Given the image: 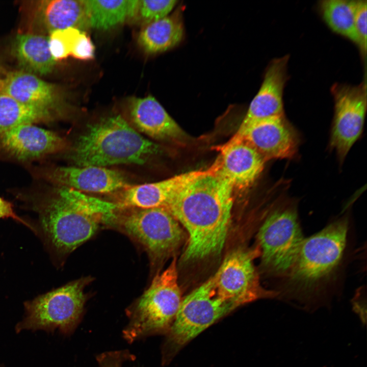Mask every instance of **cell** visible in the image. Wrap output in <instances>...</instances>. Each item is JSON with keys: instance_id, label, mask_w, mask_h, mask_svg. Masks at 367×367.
<instances>
[{"instance_id": "8992f818", "label": "cell", "mask_w": 367, "mask_h": 367, "mask_svg": "<svg viewBox=\"0 0 367 367\" xmlns=\"http://www.w3.org/2000/svg\"><path fill=\"white\" fill-rule=\"evenodd\" d=\"M114 223L143 247L151 260H163L174 253L185 239L178 220L164 207L119 209Z\"/></svg>"}, {"instance_id": "6da1fadb", "label": "cell", "mask_w": 367, "mask_h": 367, "mask_svg": "<svg viewBox=\"0 0 367 367\" xmlns=\"http://www.w3.org/2000/svg\"><path fill=\"white\" fill-rule=\"evenodd\" d=\"M206 174L187 185L166 208L188 233L185 262L198 261L221 253L231 219V187L215 174Z\"/></svg>"}, {"instance_id": "ac0fdd59", "label": "cell", "mask_w": 367, "mask_h": 367, "mask_svg": "<svg viewBox=\"0 0 367 367\" xmlns=\"http://www.w3.org/2000/svg\"><path fill=\"white\" fill-rule=\"evenodd\" d=\"M46 176L53 182L80 192L115 193L130 185L121 173L103 167H59L50 169Z\"/></svg>"}, {"instance_id": "83f0119b", "label": "cell", "mask_w": 367, "mask_h": 367, "mask_svg": "<svg viewBox=\"0 0 367 367\" xmlns=\"http://www.w3.org/2000/svg\"><path fill=\"white\" fill-rule=\"evenodd\" d=\"M366 1H356L355 27L359 40V49L363 58L366 54Z\"/></svg>"}, {"instance_id": "484cf974", "label": "cell", "mask_w": 367, "mask_h": 367, "mask_svg": "<svg viewBox=\"0 0 367 367\" xmlns=\"http://www.w3.org/2000/svg\"><path fill=\"white\" fill-rule=\"evenodd\" d=\"M83 31L74 28L58 30L48 36L49 48L55 61L71 56Z\"/></svg>"}, {"instance_id": "7a4b0ae2", "label": "cell", "mask_w": 367, "mask_h": 367, "mask_svg": "<svg viewBox=\"0 0 367 367\" xmlns=\"http://www.w3.org/2000/svg\"><path fill=\"white\" fill-rule=\"evenodd\" d=\"M158 151L157 145L117 115L89 125L78 138L70 158L78 167L142 165Z\"/></svg>"}, {"instance_id": "5b68a950", "label": "cell", "mask_w": 367, "mask_h": 367, "mask_svg": "<svg viewBox=\"0 0 367 367\" xmlns=\"http://www.w3.org/2000/svg\"><path fill=\"white\" fill-rule=\"evenodd\" d=\"M90 278H82L24 303L25 317L16 326V331L42 330L72 333L80 322Z\"/></svg>"}, {"instance_id": "ffe728a7", "label": "cell", "mask_w": 367, "mask_h": 367, "mask_svg": "<svg viewBox=\"0 0 367 367\" xmlns=\"http://www.w3.org/2000/svg\"><path fill=\"white\" fill-rule=\"evenodd\" d=\"M129 111L137 129L151 138L180 140L185 136L183 130L151 95L130 99Z\"/></svg>"}, {"instance_id": "277c9868", "label": "cell", "mask_w": 367, "mask_h": 367, "mask_svg": "<svg viewBox=\"0 0 367 367\" xmlns=\"http://www.w3.org/2000/svg\"><path fill=\"white\" fill-rule=\"evenodd\" d=\"M237 307L219 296L212 277L182 299L162 348V362Z\"/></svg>"}, {"instance_id": "7c38bea8", "label": "cell", "mask_w": 367, "mask_h": 367, "mask_svg": "<svg viewBox=\"0 0 367 367\" xmlns=\"http://www.w3.org/2000/svg\"><path fill=\"white\" fill-rule=\"evenodd\" d=\"M242 143L257 152L266 161L290 159L296 155L299 145L297 133L285 115L265 119L237 133L227 142Z\"/></svg>"}, {"instance_id": "f1b7e54d", "label": "cell", "mask_w": 367, "mask_h": 367, "mask_svg": "<svg viewBox=\"0 0 367 367\" xmlns=\"http://www.w3.org/2000/svg\"><path fill=\"white\" fill-rule=\"evenodd\" d=\"M95 47L88 35L83 31L71 57L80 60L88 61L94 59Z\"/></svg>"}, {"instance_id": "4316f807", "label": "cell", "mask_w": 367, "mask_h": 367, "mask_svg": "<svg viewBox=\"0 0 367 367\" xmlns=\"http://www.w3.org/2000/svg\"><path fill=\"white\" fill-rule=\"evenodd\" d=\"M175 0L139 1L137 15L145 24L167 16L176 6Z\"/></svg>"}, {"instance_id": "30bf717a", "label": "cell", "mask_w": 367, "mask_h": 367, "mask_svg": "<svg viewBox=\"0 0 367 367\" xmlns=\"http://www.w3.org/2000/svg\"><path fill=\"white\" fill-rule=\"evenodd\" d=\"M259 251L238 248L225 257L212 276L219 297L237 307L261 298H274V291L264 289L259 282L253 260Z\"/></svg>"}, {"instance_id": "ba28073f", "label": "cell", "mask_w": 367, "mask_h": 367, "mask_svg": "<svg viewBox=\"0 0 367 367\" xmlns=\"http://www.w3.org/2000/svg\"><path fill=\"white\" fill-rule=\"evenodd\" d=\"M348 220L341 218L304 239L288 276L302 287H310L327 277L342 258L347 242Z\"/></svg>"}, {"instance_id": "f546056e", "label": "cell", "mask_w": 367, "mask_h": 367, "mask_svg": "<svg viewBox=\"0 0 367 367\" xmlns=\"http://www.w3.org/2000/svg\"><path fill=\"white\" fill-rule=\"evenodd\" d=\"M131 355L125 351H113L101 353L96 359L99 367H122L123 362L131 359Z\"/></svg>"}, {"instance_id": "4fadbf2b", "label": "cell", "mask_w": 367, "mask_h": 367, "mask_svg": "<svg viewBox=\"0 0 367 367\" xmlns=\"http://www.w3.org/2000/svg\"><path fill=\"white\" fill-rule=\"evenodd\" d=\"M208 171H192L158 182L129 185L117 192L114 203L119 209L167 208L187 185Z\"/></svg>"}, {"instance_id": "4dcf8cb0", "label": "cell", "mask_w": 367, "mask_h": 367, "mask_svg": "<svg viewBox=\"0 0 367 367\" xmlns=\"http://www.w3.org/2000/svg\"><path fill=\"white\" fill-rule=\"evenodd\" d=\"M12 218L27 224L15 214L12 204L0 197V218Z\"/></svg>"}, {"instance_id": "d6986e66", "label": "cell", "mask_w": 367, "mask_h": 367, "mask_svg": "<svg viewBox=\"0 0 367 367\" xmlns=\"http://www.w3.org/2000/svg\"><path fill=\"white\" fill-rule=\"evenodd\" d=\"M0 93L18 101L55 112L60 103L55 87L37 75L24 70L8 73L0 78Z\"/></svg>"}, {"instance_id": "9c48e42d", "label": "cell", "mask_w": 367, "mask_h": 367, "mask_svg": "<svg viewBox=\"0 0 367 367\" xmlns=\"http://www.w3.org/2000/svg\"><path fill=\"white\" fill-rule=\"evenodd\" d=\"M41 229L57 253L66 255L93 237L105 220L59 195L38 208Z\"/></svg>"}, {"instance_id": "2e32d148", "label": "cell", "mask_w": 367, "mask_h": 367, "mask_svg": "<svg viewBox=\"0 0 367 367\" xmlns=\"http://www.w3.org/2000/svg\"><path fill=\"white\" fill-rule=\"evenodd\" d=\"M289 56L275 58L266 69L263 82L237 133L260 120L284 115L283 95L289 79Z\"/></svg>"}, {"instance_id": "cb8c5ba5", "label": "cell", "mask_w": 367, "mask_h": 367, "mask_svg": "<svg viewBox=\"0 0 367 367\" xmlns=\"http://www.w3.org/2000/svg\"><path fill=\"white\" fill-rule=\"evenodd\" d=\"M54 114L50 110L28 106L0 93V135L20 125L49 121Z\"/></svg>"}, {"instance_id": "7402d4cb", "label": "cell", "mask_w": 367, "mask_h": 367, "mask_svg": "<svg viewBox=\"0 0 367 367\" xmlns=\"http://www.w3.org/2000/svg\"><path fill=\"white\" fill-rule=\"evenodd\" d=\"M184 30L181 12L177 10L171 15L145 24L139 33L138 41L146 53H160L180 43Z\"/></svg>"}, {"instance_id": "5bb4252c", "label": "cell", "mask_w": 367, "mask_h": 367, "mask_svg": "<svg viewBox=\"0 0 367 367\" xmlns=\"http://www.w3.org/2000/svg\"><path fill=\"white\" fill-rule=\"evenodd\" d=\"M220 154L210 167L233 190L250 188L261 174L266 161L253 149L242 143H226L217 147Z\"/></svg>"}, {"instance_id": "52a82bcc", "label": "cell", "mask_w": 367, "mask_h": 367, "mask_svg": "<svg viewBox=\"0 0 367 367\" xmlns=\"http://www.w3.org/2000/svg\"><path fill=\"white\" fill-rule=\"evenodd\" d=\"M262 264L270 273L287 276L304 239L296 207L274 205L257 234Z\"/></svg>"}, {"instance_id": "8fae6325", "label": "cell", "mask_w": 367, "mask_h": 367, "mask_svg": "<svg viewBox=\"0 0 367 367\" xmlns=\"http://www.w3.org/2000/svg\"><path fill=\"white\" fill-rule=\"evenodd\" d=\"M331 93L334 117L329 146L342 163L363 130L367 103L366 80L355 86L335 83Z\"/></svg>"}, {"instance_id": "d4e9b609", "label": "cell", "mask_w": 367, "mask_h": 367, "mask_svg": "<svg viewBox=\"0 0 367 367\" xmlns=\"http://www.w3.org/2000/svg\"><path fill=\"white\" fill-rule=\"evenodd\" d=\"M356 1L323 0L319 9L326 24L334 33L348 39L359 46L355 27Z\"/></svg>"}, {"instance_id": "44dd1931", "label": "cell", "mask_w": 367, "mask_h": 367, "mask_svg": "<svg viewBox=\"0 0 367 367\" xmlns=\"http://www.w3.org/2000/svg\"><path fill=\"white\" fill-rule=\"evenodd\" d=\"M13 51L23 70L36 75L49 74L56 63L49 50L48 36L19 34L14 40Z\"/></svg>"}, {"instance_id": "603a6c76", "label": "cell", "mask_w": 367, "mask_h": 367, "mask_svg": "<svg viewBox=\"0 0 367 367\" xmlns=\"http://www.w3.org/2000/svg\"><path fill=\"white\" fill-rule=\"evenodd\" d=\"M89 27L107 30L136 16L139 1L85 0Z\"/></svg>"}, {"instance_id": "e0dca14e", "label": "cell", "mask_w": 367, "mask_h": 367, "mask_svg": "<svg viewBox=\"0 0 367 367\" xmlns=\"http://www.w3.org/2000/svg\"><path fill=\"white\" fill-rule=\"evenodd\" d=\"M0 144L13 156L26 161L61 151L66 143L53 131L33 124H24L0 135Z\"/></svg>"}, {"instance_id": "3957f363", "label": "cell", "mask_w": 367, "mask_h": 367, "mask_svg": "<svg viewBox=\"0 0 367 367\" xmlns=\"http://www.w3.org/2000/svg\"><path fill=\"white\" fill-rule=\"evenodd\" d=\"M182 300L174 258L163 272L127 310L128 322L122 331L128 342L166 334L172 325Z\"/></svg>"}, {"instance_id": "9a60e30c", "label": "cell", "mask_w": 367, "mask_h": 367, "mask_svg": "<svg viewBox=\"0 0 367 367\" xmlns=\"http://www.w3.org/2000/svg\"><path fill=\"white\" fill-rule=\"evenodd\" d=\"M29 33L46 35L54 31L89 27L85 0H42L28 6Z\"/></svg>"}]
</instances>
